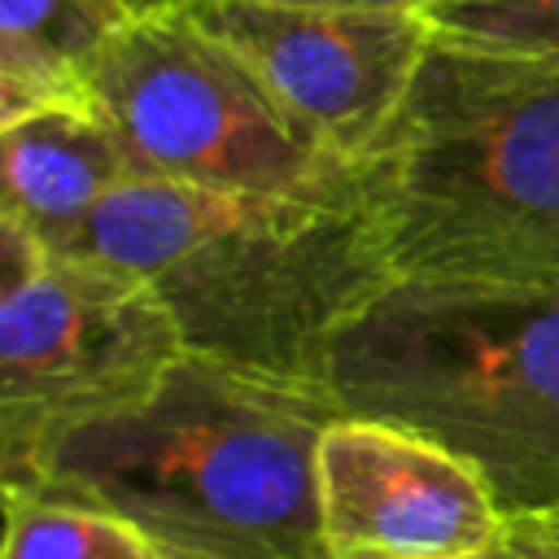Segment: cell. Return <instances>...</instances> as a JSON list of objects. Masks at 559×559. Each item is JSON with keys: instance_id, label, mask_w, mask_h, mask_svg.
<instances>
[{"instance_id": "cell-1", "label": "cell", "mask_w": 559, "mask_h": 559, "mask_svg": "<svg viewBox=\"0 0 559 559\" xmlns=\"http://www.w3.org/2000/svg\"><path fill=\"white\" fill-rule=\"evenodd\" d=\"M57 253L140 280L188 358L319 393L336 336L393 280L358 179L240 197L131 175Z\"/></svg>"}, {"instance_id": "cell-2", "label": "cell", "mask_w": 559, "mask_h": 559, "mask_svg": "<svg viewBox=\"0 0 559 559\" xmlns=\"http://www.w3.org/2000/svg\"><path fill=\"white\" fill-rule=\"evenodd\" d=\"M332 415L319 389L183 354L135 406L52 441L26 489L100 507L175 559H328L314 454Z\"/></svg>"}, {"instance_id": "cell-3", "label": "cell", "mask_w": 559, "mask_h": 559, "mask_svg": "<svg viewBox=\"0 0 559 559\" xmlns=\"http://www.w3.org/2000/svg\"><path fill=\"white\" fill-rule=\"evenodd\" d=\"M358 183L393 280L559 284V57L432 39Z\"/></svg>"}, {"instance_id": "cell-4", "label": "cell", "mask_w": 559, "mask_h": 559, "mask_svg": "<svg viewBox=\"0 0 559 559\" xmlns=\"http://www.w3.org/2000/svg\"><path fill=\"white\" fill-rule=\"evenodd\" d=\"M328 397L472 463L507 524L559 507V284L389 280L336 336Z\"/></svg>"}, {"instance_id": "cell-5", "label": "cell", "mask_w": 559, "mask_h": 559, "mask_svg": "<svg viewBox=\"0 0 559 559\" xmlns=\"http://www.w3.org/2000/svg\"><path fill=\"white\" fill-rule=\"evenodd\" d=\"M79 96L144 179L240 197H319L358 179L188 9L118 22Z\"/></svg>"}, {"instance_id": "cell-6", "label": "cell", "mask_w": 559, "mask_h": 559, "mask_svg": "<svg viewBox=\"0 0 559 559\" xmlns=\"http://www.w3.org/2000/svg\"><path fill=\"white\" fill-rule=\"evenodd\" d=\"M179 358L140 280L52 253L0 306V498L31 485L52 441L135 406Z\"/></svg>"}, {"instance_id": "cell-7", "label": "cell", "mask_w": 559, "mask_h": 559, "mask_svg": "<svg viewBox=\"0 0 559 559\" xmlns=\"http://www.w3.org/2000/svg\"><path fill=\"white\" fill-rule=\"evenodd\" d=\"M188 13L236 48L271 96L349 166L384 135L432 44L419 13L266 0H197Z\"/></svg>"}, {"instance_id": "cell-8", "label": "cell", "mask_w": 559, "mask_h": 559, "mask_svg": "<svg viewBox=\"0 0 559 559\" xmlns=\"http://www.w3.org/2000/svg\"><path fill=\"white\" fill-rule=\"evenodd\" d=\"M314 480L328 559H463L507 537L485 476L389 419L332 415Z\"/></svg>"}, {"instance_id": "cell-9", "label": "cell", "mask_w": 559, "mask_h": 559, "mask_svg": "<svg viewBox=\"0 0 559 559\" xmlns=\"http://www.w3.org/2000/svg\"><path fill=\"white\" fill-rule=\"evenodd\" d=\"M122 179H131V162L83 96L0 131V218L26 227L52 253Z\"/></svg>"}, {"instance_id": "cell-10", "label": "cell", "mask_w": 559, "mask_h": 559, "mask_svg": "<svg viewBox=\"0 0 559 559\" xmlns=\"http://www.w3.org/2000/svg\"><path fill=\"white\" fill-rule=\"evenodd\" d=\"M4 524H0V559H144V537L122 524L118 515L22 489L0 498Z\"/></svg>"}, {"instance_id": "cell-11", "label": "cell", "mask_w": 559, "mask_h": 559, "mask_svg": "<svg viewBox=\"0 0 559 559\" xmlns=\"http://www.w3.org/2000/svg\"><path fill=\"white\" fill-rule=\"evenodd\" d=\"M114 26L92 0H0V52L74 96Z\"/></svg>"}, {"instance_id": "cell-12", "label": "cell", "mask_w": 559, "mask_h": 559, "mask_svg": "<svg viewBox=\"0 0 559 559\" xmlns=\"http://www.w3.org/2000/svg\"><path fill=\"white\" fill-rule=\"evenodd\" d=\"M424 22L432 39L454 48L559 57V0H428Z\"/></svg>"}, {"instance_id": "cell-13", "label": "cell", "mask_w": 559, "mask_h": 559, "mask_svg": "<svg viewBox=\"0 0 559 559\" xmlns=\"http://www.w3.org/2000/svg\"><path fill=\"white\" fill-rule=\"evenodd\" d=\"M57 100H74V92L39 79L35 70H26L13 57L0 52V131L22 122V118H31L44 105H57Z\"/></svg>"}, {"instance_id": "cell-14", "label": "cell", "mask_w": 559, "mask_h": 559, "mask_svg": "<svg viewBox=\"0 0 559 559\" xmlns=\"http://www.w3.org/2000/svg\"><path fill=\"white\" fill-rule=\"evenodd\" d=\"M48 258H52V249L39 236H31L26 227L0 218V306L13 293H22L48 266Z\"/></svg>"}, {"instance_id": "cell-15", "label": "cell", "mask_w": 559, "mask_h": 559, "mask_svg": "<svg viewBox=\"0 0 559 559\" xmlns=\"http://www.w3.org/2000/svg\"><path fill=\"white\" fill-rule=\"evenodd\" d=\"M507 542L524 559H559V507H550L542 515H528V520H511Z\"/></svg>"}, {"instance_id": "cell-16", "label": "cell", "mask_w": 559, "mask_h": 559, "mask_svg": "<svg viewBox=\"0 0 559 559\" xmlns=\"http://www.w3.org/2000/svg\"><path fill=\"white\" fill-rule=\"evenodd\" d=\"M92 4H100L114 22H135V17H157V13L192 9L197 0H92Z\"/></svg>"}, {"instance_id": "cell-17", "label": "cell", "mask_w": 559, "mask_h": 559, "mask_svg": "<svg viewBox=\"0 0 559 559\" xmlns=\"http://www.w3.org/2000/svg\"><path fill=\"white\" fill-rule=\"evenodd\" d=\"M266 4H306V9H380V13H419L428 0H266Z\"/></svg>"}, {"instance_id": "cell-18", "label": "cell", "mask_w": 559, "mask_h": 559, "mask_svg": "<svg viewBox=\"0 0 559 559\" xmlns=\"http://www.w3.org/2000/svg\"><path fill=\"white\" fill-rule=\"evenodd\" d=\"M463 559H524V555H520V550H515V546L502 537L498 546H489V550H480V555H463Z\"/></svg>"}, {"instance_id": "cell-19", "label": "cell", "mask_w": 559, "mask_h": 559, "mask_svg": "<svg viewBox=\"0 0 559 559\" xmlns=\"http://www.w3.org/2000/svg\"><path fill=\"white\" fill-rule=\"evenodd\" d=\"M144 559H175V555H162V550H148Z\"/></svg>"}]
</instances>
